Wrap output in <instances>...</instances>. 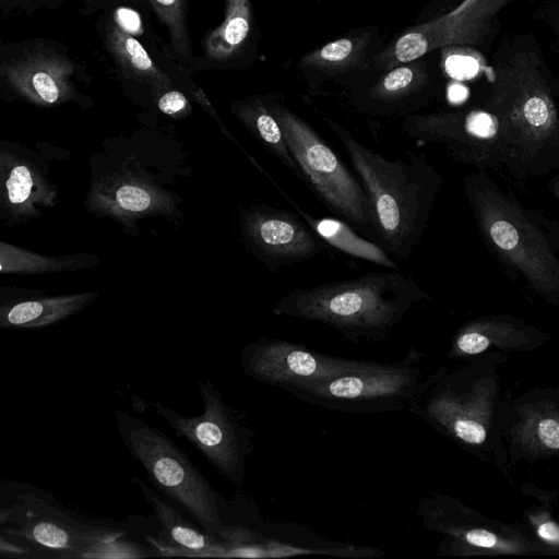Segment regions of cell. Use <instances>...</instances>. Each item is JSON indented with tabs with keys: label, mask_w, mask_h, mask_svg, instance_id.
I'll list each match as a JSON object with an SVG mask.
<instances>
[{
	"label": "cell",
	"mask_w": 559,
	"mask_h": 559,
	"mask_svg": "<svg viewBox=\"0 0 559 559\" xmlns=\"http://www.w3.org/2000/svg\"><path fill=\"white\" fill-rule=\"evenodd\" d=\"M465 130L476 138L487 139L497 132V127L492 116L484 111H474L466 117Z\"/></svg>",
	"instance_id": "24"
},
{
	"label": "cell",
	"mask_w": 559,
	"mask_h": 559,
	"mask_svg": "<svg viewBox=\"0 0 559 559\" xmlns=\"http://www.w3.org/2000/svg\"><path fill=\"white\" fill-rule=\"evenodd\" d=\"M490 236L495 243L504 250L515 248L519 242L516 229L506 221L495 222L490 227Z\"/></svg>",
	"instance_id": "25"
},
{
	"label": "cell",
	"mask_w": 559,
	"mask_h": 559,
	"mask_svg": "<svg viewBox=\"0 0 559 559\" xmlns=\"http://www.w3.org/2000/svg\"><path fill=\"white\" fill-rule=\"evenodd\" d=\"M456 345L463 353L478 354L489 346V340L480 333L468 332L457 338Z\"/></svg>",
	"instance_id": "28"
},
{
	"label": "cell",
	"mask_w": 559,
	"mask_h": 559,
	"mask_svg": "<svg viewBox=\"0 0 559 559\" xmlns=\"http://www.w3.org/2000/svg\"><path fill=\"white\" fill-rule=\"evenodd\" d=\"M508 2L464 0L450 13L402 35L394 46V56L401 62H409L439 47L480 45Z\"/></svg>",
	"instance_id": "12"
},
{
	"label": "cell",
	"mask_w": 559,
	"mask_h": 559,
	"mask_svg": "<svg viewBox=\"0 0 559 559\" xmlns=\"http://www.w3.org/2000/svg\"><path fill=\"white\" fill-rule=\"evenodd\" d=\"M538 435L545 445L551 449H559V421L544 419L539 424Z\"/></svg>",
	"instance_id": "29"
},
{
	"label": "cell",
	"mask_w": 559,
	"mask_h": 559,
	"mask_svg": "<svg viewBox=\"0 0 559 559\" xmlns=\"http://www.w3.org/2000/svg\"><path fill=\"white\" fill-rule=\"evenodd\" d=\"M367 362L324 355L287 340L266 336L245 346L240 355L246 374L286 391L358 369Z\"/></svg>",
	"instance_id": "10"
},
{
	"label": "cell",
	"mask_w": 559,
	"mask_h": 559,
	"mask_svg": "<svg viewBox=\"0 0 559 559\" xmlns=\"http://www.w3.org/2000/svg\"><path fill=\"white\" fill-rule=\"evenodd\" d=\"M269 103L300 180L333 213L378 238L372 204L359 179L307 121L277 100Z\"/></svg>",
	"instance_id": "6"
},
{
	"label": "cell",
	"mask_w": 559,
	"mask_h": 559,
	"mask_svg": "<svg viewBox=\"0 0 559 559\" xmlns=\"http://www.w3.org/2000/svg\"><path fill=\"white\" fill-rule=\"evenodd\" d=\"M328 126L345 150L372 204L378 239L397 261L418 247L439 188V177L425 156L409 151L406 158L388 159L360 143L345 127Z\"/></svg>",
	"instance_id": "2"
},
{
	"label": "cell",
	"mask_w": 559,
	"mask_h": 559,
	"mask_svg": "<svg viewBox=\"0 0 559 559\" xmlns=\"http://www.w3.org/2000/svg\"><path fill=\"white\" fill-rule=\"evenodd\" d=\"M188 99L179 90L173 87L157 98L158 109L166 115H175L186 109Z\"/></svg>",
	"instance_id": "26"
},
{
	"label": "cell",
	"mask_w": 559,
	"mask_h": 559,
	"mask_svg": "<svg viewBox=\"0 0 559 559\" xmlns=\"http://www.w3.org/2000/svg\"><path fill=\"white\" fill-rule=\"evenodd\" d=\"M447 73L457 80H469L476 78L487 69L484 58L475 50L455 48L444 59Z\"/></svg>",
	"instance_id": "19"
},
{
	"label": "cell",
	"mask_w": 559,
	"mask_h": 559,
	"mask_svg": "<svg viewBox=\"0 0 559 559\" xmlns=\"http://www.w3.org/2000/svg\"><path fill=\"white\" fill-rule=\"evenodd\" d=\"M115 420L124 448L151 481L203 531L222 538L229 526L222 521L217 495L185 451L157 428L121 409L115 408Z\"/></svg>",
	"instance_id": "4"
},
{
	"label": "cell",
	"mask_w": 559,
	"mask_h": 559,
	"mask_svg": "<svg viewBox=\"0 0 559 559\" xmlns=\"http://www.w3.org/2000/svg\"><path fill=\"white\" fill-rule=\"evenodd\" d=\"M419 353L399 362H370L288 390L301 401L345 413H382L409 405L419 388Z\"/></svg>",
	"instance_id": "7"
},
{
	"label": "cell",
	"mask_w": 559,
	"mask_h": 559,
	"mask_svg": "<svg viewBox=\"0 0 559 559\" xmlns=\"http://www.w3.org/2000/svg\"><path fill=\"white\" fill-rule=\"evenodd\" d=\"M252 26L250 0H225L223 21L200 41L189 71L192 74L207 70L235 67L242 53Z\"/></svg>",
	"instance_id": "13"
},
{
	"label": "cell",
	"mask_w": 559,
	"mask_h": 559,
	"mask_svg": "<svg viewBox=\"0 0 559 559\" xmlns=\"http://www.w3.org/2000/svg\"><path fill=\"white\" fill-rule=\"evenodd\" d=\"M116 201L121 209L141 212L151 205L150 194L135 186H122L116 192Z\"/></svg>",
	"instance_id": "22"
},
{
	"label": "cell",
	"mask_w": 559,
	"mask_h": 559,
	"mask_svg": "<svg viewBox=\"0 0 559 559\" xmlns=\"http://www.w3.org/2000/svg\"><path fill=\"white\" fill-rule=\"evenodd\" d=\"M9 484L2 496L1 534L33 549L37 557L94 558L107 544L119 539V530L82 521L44 489Z\"/></svg>",
	"instance_id": "3"
},
{
	"label": "cell",
	"mask_w": 559,
	"mask_h": 559,
	"mask_svg": "<svg viewBox=\"0 0 559 559\" xmlns=\"http://www.w3.org/2000/svg\"><path fill=\"white\" fill-rule=\"evenodd\" d=\"M355 44L349 38H341L335 41L326 44L319 51V59L324 63L336 64L344 62L350 55L354 53Z\"/></svg>",
	"instance_id": "23"
},
{
	"label": "cell",
	"mask_w": 559,
	"mask_h": 559,
	"mask_svg": "<svg viewBox=\"0 0 559 559\" xmlns=\"http://www.w3.org/2000/svg\"><path fill=\"white\" fill-rule=\"evenodd\" d=\"M455 435L468 442L478 444L481 443L486 438V431L484 427L472 419H459L454 424Z\"/></svg>",
	"instance_id": "27"
},
{
	"label": "cell",
	"mask_w": 559,
	"mask_h": 559,
	"mask_svg": "<svg viewBox=\"0 0 559 559\" xmlns=\"http://www.w3.org/2000/svg\"><path fill=\"white\" fill-rule=\"evenodd\" d=\"M132 483L140 488L145 500L152 507L157 518L162 533L170 544L166 550L169 555H185L194 557H227L228 545L222 538L199 531L189 523L162 496L151 489L138 477Z\"/></svg>",
	"instance_id": "14"
},
{
	"label": "cell",
	"mask_w": 559,
	"mask_h": 559,
	"mask_svg": "<svg viewBox=\"0 0 559 559\" xmlns=\"http://www.w3.org/2000/svg\"><path fill=\"white\" fill-rule=\"evenodd\" d=\"M467 96L468 91L464 85L460 83H454L449 86L448 98L451 103L460 104L464 102L467 98Z\"/></svg>",
	"instance_id": "31"
},
{
	"label": "cell",
	"mask_w": 559,
	"mask_h": 559,
	"mask_svg": "<svg viewBox=\"0 0 559 559\" xmlns=\"http://www.w3.org/2000/svg\"><path fill=\"white\" fill-rule=\"evenodd\" d=\"M426 294L409 273L400 270L296 287L272 311L329 325L346 338L379 342L414 310Z\"/></svg>",
	"instance_id": "1"
},
{
	"label": "cell",
	"mask_w": 559,
	"mask_h": 559,
	"mask_svg": "<svg viewBox=\"0 0 559 559\" xmlns=\"http://www.w3.org/2000/svg\"><path fill=\"white\" fill-rule=\"evenodd\" d=\"M287 200L323 242L352 258L368 261L389 270H399L396 260L382 246L361 237L345 221L334 217H313L290 199Z\"/></svg>",
	"instance_id": "15"
},
{
	"label": "cell",
	"mask_w": 559,
	"mask_h": 559,
	"mask_svg": "<svg viewBox=\"0 0 559 559\" xmlns=\"http://www.w3.org/2000/svg\"><path fill=\"white\" fill-rule=\"evenodd\" d=\"M64 0H0L3 17L32 15L41 9H51L62 4Z\"/></svg>",
	"instance_id": "21"
},
{
	"label": "cell",
	"mask_w": 559,
	"mask_h": 559,
	"mask_svg": "<svg viewBox=\"0 0 559 559\" xmlns=\"http://www.w3.org/2000/svg\"><path fill=\"white\" fill-rule=\"evenodd\" d=\"M241 224L250 248L273 272L310 260L325 249L305 222L280 206L251 205Z\"/></svg>",
	"instance_id": "11"
},
{
	"label": "cell",
	"mask_w": 559,
	"mask_h": 559,
	"mask_svg": "<svg viewBox=\"0 0 559 559\" xmlns=\"http://www.w3.org/2000/svg\"><path fill=\"white\" fill-rule=\"evenodd\" d=\"M33 179L28 168L24 165L15 166L7 180L8 198L13 204L25 202L32 191Z\"/></svg>",
	"instance_id": "20"
},
{
	"label": "cell",
	"mask_w": 559,
	"mask_h": 559,
	"mask_svg": "<svg viewBox=\"0 0 559 559\" xmlns=\"http://www.w3.org/2000/svg\"><path fill=\"white\" fill-rule=\"evenodd\" d=\"M198 389L204 406L199 416L178 414L156 401L150 405L177 437L187 439L223 476L240 486L251 448L249 431L211 380L198 381Z\"/></svg>",
	"instance_id": "9"
},
{
	"label": "cell",
	"mask_w": 559,
	"mask_h": 559,
	"mask_svg": "<svg viewBox=\"0 0 559 559\" xmlns=\"http://www.w3.org/2000/svg\"><path fill=\"white\" fill-rule=\"evenodd\" d=\"M466 540L475 546L489 548L492 547L497 538L496 536L485 530H472L466 534Z\"/></svg>",
	"instance_id": "30"
},
{
	"label": "cell",
	"mask_w": 559,
	"mask_h": 559,
	"mask_svg": "<svg viewBox=\"0 0 559 559\" xmlns=\"http://www.w3.org/2000/svg\"><path fill=\"white\" fill-rule=\"evenodd\" d=\"M140 0H115L99 12L95 23L100 46L114 74L122 84L154 93L158 97L191 74L178 64L154 32Z\"/></svg>",
	"instance_id": "5"
},
{
	"label": "cell",
	"mask_w": 559,
	"mask_h": 559,
	"mask_svg": "<svg viewBox=\"0 0 559 559\" xmlns=\"http://www.w3.org/2000/svg\"><path fill=\"white\" fill-rule=\"evenodd\" d=\"M90 298L83 294L22 301L2 309L0 323L4 328L45 326L80 311Z\"/></svg>",
	"instance_id": "16"
},
{
	"label": "cell",
	"mask_w": 559,
	"mask_h": 559,
	"mask_svg": "<svg viewBox=\"0 0 559 559\" xmlns=\"http://www.w3.org/2000/svg\"><path fill=\"white\" fill-rule=\"evenodd\" d=\"M542 538L550 542H559V526L552 522H546L538 528Z\"/></svg>",
	"instance_id": "32"
},
{
	"label": "cell",
	"mask_w": 559,
	"mask_h": 559,
	"mask_svg": "<svg viewBox=\"0 0 559 559\" xmlns=\"http://www.w3.org/2000/svg\"><path fill=\"white\" fill-rule=\"evenodd\" d=\"M238 115L269 154L300 180V171L286 145L282 128L271 110L270 103L251 99L239 106Z\"/></svg>",
	"instance_id": "17"
},
{
	"label": "cell",
	"mask_w": 559,
	"mask_h": 559,
	"mask_svg": "<svg viewBox=\"0 0 559 559\" xmlns=\"http://www.w3.org/2000/svg\"><path fill=\"white\" fill-rule=\"evenodd\" d=\"M88 80L86 67L56 39L27 38L0 47V84L13 95L53 105L73 97L78 82Z\"/></svg>",
	"instance_id": "8"
},
{
	"label": "cell",
	"mask_w": 559,
	"mask_h": 559,
	"mask_svg": "<svg viewBox=\"0 0 559 559\" xmlns=\"http://www.w3.org/2000/svg\"><path fill=\"white\" fill-rule=\"evenodd\" d=\"M166 32L167 45L174 60L189 73L194 57L188 29V0H140ZM191 74V73H190Z\"/></svg>",
	"instance_id": "18"
}]
</instances>
